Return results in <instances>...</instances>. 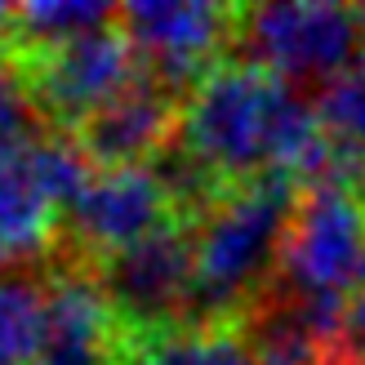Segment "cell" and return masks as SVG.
Listing matches in <instances>:
<instances>
[{
  "label": "cell",
  "mask_w": 365,
  "mask_h": 365,
  "mask_svg": "<svg viewBox=\"0 0 365 365\" xmlns=\"http://www.w3.org/2000/svg\"><path fill=\"white\" fill-rule=\"evenodd\" d=\"M294 196V178H259L196 214L192 321H241L272 289Z\"/></svg>",
  "instance_id": "cell-1"
},
{
  "label": "cell",
  "mask_w": 365,
  "mask_h": 365,
  "mask_svg": "<svg viewBox=\"0 0 365 365\" xmlns=\"http://www.w3.org/2000/svg\"><path fill=\"white\" fill-rule=\"evenodd\" d=\"M112 317L125 343L143 365V352L160 334L192 321V289H196V218H174L160 232L143 236L138 245L112 254L94 267Z\"/></svg>",
  "instance_id": "cell-2"
},
{
  "label": "cell",
  "mask_w": 365,
  "mask_h": 365,
  "mask_svg": "<svg viewBox=\"0 0 365 365\" xmlns=\"http://www.w3.org/2000/svg\"><path fill=\"white\" fill-rule=\"evenodd\" d=\"M285 294L352 299L365 285V200L339 178L303 182L277 263Z\"/></svg>",
  "instance_id": "cell-3"
},
{
  "label": "cell",
  "mask_w": 365,
  "mask_h": 365,
  "mask_svg": "<svg viewBox=\"0 0 365 365\" xmlns=\"http://www.w3.org/2000/svg\"><path fill=\"white\" fill-rule=\"evenodd\" d=\"M232 58L259 63L289 85L343 76L356 58H365L352 5L330 0H281V5H236Z\"/></svg>",
  "instance_id": "cell-4"
},
{
  "label": "cell",
  "mask_w": 365,
  "mask_h": 365,
  "mask_svg": "<svg viewBox=\"0 0 365 365\" xmlns=\"http://www.w3.org/2000/svg\"><path fill=\"white\" fill-rule=\"evenodd\" d=\"M182 218L174 196L152 165H125V170H94L85 187L67 200L58 245L49 263L67 267H98L112 254L138 245L143 236L160 232L165 223Z\"/></svg>",
  "instance_id": "cell-5"
},
{
  "label": "cell",
  "mask_w": 365,
  "mask_h": 365,
  "mask_svg": "<svg viewBox=\"0 0 365 365\" xmlns=\"http://www.w3.org/2000/svg\"><path fill=\"white\" fill-rule=\"evenodd\" d=\"M116 27L125 31L134 58L174 85L178 94L232 58L236 5H205V0H134L116 9Z\"/></svg>",
  "instance_id": "cell-6"
},
{
  "label": "cell",
  "mask_w": 365,
  "mask_h": 365,
  "mask_svg": "<svg viewBox=\"0 0 365 365\" xmlns=\"http://www.w3.org/2000/svg\"><path fill=\"white\" fill-rule=\"evenodd\" d=\"M27 67H31V81H36L45 116L53 120L58 134H71L85 116H94L103 103L125 94L143 71V63L134 58V49H130V41H125V31L116 23L98 27V31H85L76 41L31 58Z\"/></svg>",
  "instance_id": "cell-7"
},
{
  "label": "cell",
  "mask_w": 365,
  "mask_h": 365,
  "mask_svg": "<svg viewBox=\"0 0 365 365\" xmlns=\"http://www.w3.org/2000/svg\"><path fill=\"white\" fill-rule=\"evenodd\" d=\"M182 98L174 85L152 76L148 67L138 71V81L116 94L112 103H103L94 116H85L71 143L81 148V156L94 170H125V165H152L174 143L178 134V116H182Z\"/></svg>",
  "instance_id": "cell-8"
},
{
  "label": "cell",
  "mask_w": 365,
  "mask_h": 365,
  "mask_svg": "<svg viewBox=\"0 0 365 365\" xmlns=\"http://www.w3.org/2000/svg\"><path fill=\"white\" fill-rule=\"evenodd\" d=\"M31 148L0 152V272L31 267L58 245L63 205L49 196Z\"/></svg>",
  "instance_id": "cell-9"
},
{
  "label": "cell",
  "mask_w": 365,
  "mask_h": 365,
  "mask_svg": "<svg viewBox=\"0 0 365 365\" xmlns=\"http://www.w3.org/2000/svg\"><path fill=\"white\" fill-rule=\"evenodd\" d=\"M120 5H103V0H36V5H14L5 45L23 63L41 58V53L76 41L85 31L112 27Z\"/></svg>",
  "instance_id": "cell-10"
},
{
  "label": "cell",
  "mask_w": 365,
  "mask_h": 365,
  "mask_svg": "<svg viewBox=\"0 0 365 365\" xmlns=\"http://www.w3.org/2000/svg\"><path fill=\"white\" fill-rule=\"evenodd\" d=\"M312 112L334 152L330 178L343 182V178L365 174V58H356L343 76H334L312 98Z\"/></svg>",
  "instance_id": "cell-11"
},
{
  "label": "cell",
  "mask_w": 365,
  "mask_h": 365,
  "mask_svg": "<svg viewBox=\"0 0 365 365\" xmlns=\"http://www.w3.org/2000/svg\"><path fill=\"white\" fill-rule=\"evenodd\" d=\"M45 356V277L0 272V365H41Z\"/></svg>",
  "instance_id": "cell-12"
},
{
  "label": "cell",
  "mask_w": 365,
  "mask_h": 365,
  "mask_svg": "<svg viewBox=\"0 0 365 365\" xmlns=\"http://www.w3.org/2000/svg\"><path fill=\"white\" fill-rule=\"evenodd\" d=\"M143 365H259L241 321H192L160 334Z\"/></svg>",
  "instance_id": "cell-13"
},
{
  "label": "cell",
  "mask_w": 365,
  "mask_h": 365,
  "mask_svg": "<svg viewBox=\"0 0 365 365\" xmlns=\"http://www.w3.org/2000/svg\"><path fill=\"white\" fill-rule=\"evenodd\" d=\"M49 134H58V130H53V120L41 107L31 67L0 41V152L31 148V143H41Z\"/></svg>",
  "instance_id": "cell-14"
},
{
  "label": "cell",
  "mask_w": 365,
  "mask_h": 365,
  "mask_svg": "<svg viewBox=\"0 0 365 365\" xmlns=\"http://www.w3.org/2000/svg\"><path fill=\"white\" fill-rule=\"evenodd\" d=\"M330 356L361 361L365 365V285L348 299V312H343V334H339V348Z\"/></svg>",
  "instance_id": "cell-15"
},
{
  "label": "cell",
  "mask_w": 365,
  "mask_h": 365,
  "mask_svg": "<svg viewBox=\"0 0 365 365\" xmlns=\"http://www.w3.org/2000/svg\"><path fill=\"white\" fill-rule=\"evenodd\" d=\"M41 365H116L107 356H41Z\"/></svg>",
  "instance_id": "cell-16"
},
{
  "label": "cell",
  "mask_w": 365,
  "mask_h": 365,
  "mask_svg": "<svg viewBox=\"0 0 365 365\" xmlns=\"http://www.w3.org/2000/svg\"><path fill=\"white\" fill-rule=\"evenodd\" d=\"M325 365H361V361H343V356H325Z\"/></svg>",
  "instance_id": "cell-17"
}]
</instances>
